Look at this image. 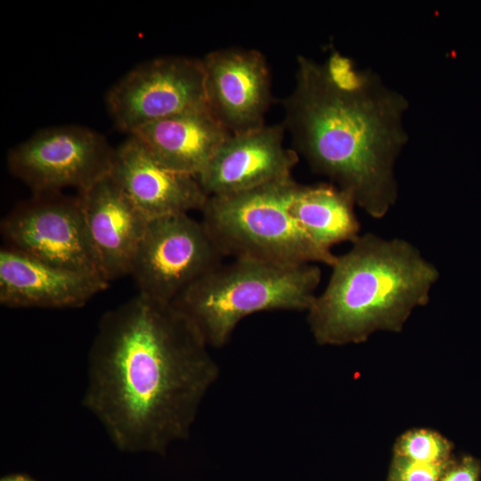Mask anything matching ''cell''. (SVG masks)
<instances>
[{
    "instance_id": "1",
    "label": "cell",
    "mask_w": 481,
    "mask_h": 481,
    "mask_svg": "<svg viewBox=\"0 0 481 481\" xmlns=\"http://www.w3.org/2000/svg\"><path fill=\"white\" fill-rule=\"evenodd\" d=\"M219 373L193 322L138 292L101 318L82 404L118 450L165 455L190 436Z\"/></svg>"
},
{
    "instance_id": "2",
    "label": "cell",
    "mask_w": 481,
    "mask_h": 481,
    "mask_svg": "<svg viewBox=\"0 0 481 481\" xmlns=\"http://www.w3.org/2000/svg\"><path fill=\"white\" fill-rule=\"evenodd\" d=\"M283 105L298 154L368 215L385 216L397 198L394 164L406 142L404 97L333 53L325 63L298 56Z\"/></svg>"
},
{
    "instance_id": "3",
    "label": "cell",
    "mask_w": 481,
    "mask_h": 481,
    "mask_svg": "<svg viewBox=\"0 0 481 481\" xmlns=\"http://www.w3.org/2000/svg\"><path fill=\"white\" fill-rule=\"evenodd\" d=\"M324 290L307 312L322 346L364 342L377 330L399 332L413 309L428 304L439 273L402 239L359 235L337 256Z\"/></svg>"
},
{
    "instance_id": "4",
    "label": "cell",
    "mask_w": 481,
    "mask_h": 481,
    "mask_svg": "<svg viewBox=\"0 0 481 481\" xmlns=\"http://www.w3.org/2000/svg\"><path fill=\"white\" fill-rule=\"evenodd\" d=\"M322 272L314 264L287 265L249 257L221 264L172 303L209 347L221 348L245 317L264 311H307Z\"/></svg>"
},
{
    "instance_id": "5",
    "label": "cell",
    "mask_w": 481,
    "mask_h": 481,
    "mask_svg": "<svg viewBox=\"0 0 481 481\" xmlns=\"http://www.w3.org/2000/svg\"><path fill=\"white\" fill-rule=\"evenodd\" d=\"M292 177L226 196L208 197L201 222L224 257L332 266L337 256L316 244L289 212Z\"/></svg>"
},
{
    "instance_id": "6",
    "label": "cell",
    "mask_w": 481,
    "mask_h": 481,
    "mask_svg": "<svg viewBox=\"0 0 481 481\" xmlns=\"http://www.w3.org/2000/svg\"><path fill=\"white\" fill-rule=\"evenodd\" d=\"M115 148L98 132L83 126L44 128L12 147L7 155L11 174L33 194L83 192L108 175Z\"/></svg>"
},
{
    "instance_id": "7",
    "label": "cell",
    "mask_w": 481,
    "mask_h": 481,
    "mask_svg": "<svg viewBox=\"0 0 481 481\" xmlns=\"http://www.w3.org/2000/svg\"><path fill=\"white\" fill-rule=\"evenodd\" d=\"M224 257L201 221L189 214L156 217L149 222L130 275L139 293L173 303Z\"/></svg>"
},
{
    "instance_id": "8",
    "label": "cell",
    "mask_w": 481,
    "mask_h": 481,
    "mask_svg": "<svg viewBox=\"0 0 481 481\" xmlns=\"http://www.w3.org/2000/svg\"><path fill=\"white\" fill-rule=\"evenodd\" d=\"M0 230L7 247L53 265L102 276L78 195L33 194L2 219Z\"/></svg>"
},
{
    "instance_id": "9",
    "label": "cell",
    "mask_w": 481,
    "mask_h": 481,
    "mask_svg": "<svg viewBox=\"0 0 481 481\" xmlns=\"http://www.w3.org/2000/svg\"><path fill=\"white\" fill-rule=\"evenodd\" d=\"M106 105L118 128L129 135L151 122L206 106L202 61L171 55L144 61L109 89Z\"/></svg>"
},
{
    "instance_id": "10",
    "label": "cell",
    "mask_w": 481,
    "mask_h": 481,
    "mask_svg": "<svg viewBox=\"0 0 481 481\" xmlns=\"http://www.w3.org/2000/svg\"><path fill=\"white\" fill-rule=\"evenodd\" d=\"M201 61L207 104L228 132L264 126L273 96L265 55L252 48L227 47L208 53Z\"/></svg>"
},
{
    "instance_id": "11",
    "label": "cell",
    "mask_w": 481,
    "mask_h": 481,
    "mask_svg": "<svg viewBox=\"0 0 481 481\" xmlns=\"http://www.w3.org/2000/svg\"><path fill=\"white\" fill-rule=\"evenodd\" d=\"M284 125L231 134L196 176L208 194L226 196L291 177L299 157L284 145Z\"/></svg>"
},
{
    "instance_id": "12",
    "label": "cell",
    "mask_w": 481,
    "mask_h": 481,
    "mask_svg": "<svg viewBox=\"0 0 481 481\" xmlns=\"http://www.w3.org/2000/svg\"><path fill=\"white\" fill-rule=\"evenodd\" d=\"M108 282L101 274L53 265L7 246L0 250V303L4 306L80 307Z\"/></svg>"
},
{
    "instance_id": "13",
    "label": "cell",
    "mask_w": 481,
    "mask_h": 481,
    "mask_svg": "<svg viewBox=\"0 0 481 481\" xmlns=\"http://www.w3.org/2000/svg\"><path fill=\"white\" fill-rule=\"evenodd\" d=\"M102 276L108 281L130 275L150 222L109 174L78 192Z\"/></svg>"
},
{
    "instance_id": "14",
    "label": "cell",
    "mask_w": 481,
    "mask_h": 481,
    "mask_svg": "<svg viewBox=\"0 0 481 481\" xmlns=\"http://www.w3.org/2000/svg\"><path fill=\"white\" fill-rule=\"evenodd\" d=\"M110 175L150 219L201 211L208 199L195 176L164 167L132 135L115 148Z\"/></svg>"
},
{
    "instance_id": "15",
    "label": "cell",
    "mask_w": 481,
    "mask_h": 481,
    "mask_svg": "<svg viewBox=\"0 0 481 481\" xmlns=\"http://www.w3.org/2000/svg\"><path fill=\"white\" fill-rule=\"evenodd\" d=\"M230 135L206 105L151 122L130 135L164 167L196 177Z\"/></svg>"
},
{
    "instance_id": "16",
    "label": "cell",
    "mask_w": 481,
    "mask_h": 481,
    "mask_svg": "<svg viewBox=\"0 0 481 481\" xmlns=\"http://www.w3.org/2000/svg\"><path fill=\"white\" fill-rule=\"evenodd\" d=\"M355 205L353 198L336 185L297 183L289 212L316 244L330 250L332 246L353 242L360 235Z\"/></svg>"
},
{
    "instance_id": "17",
    "label": "cell",
    "mask_w": 481,
    "mask_h": 481,
    "mask_svg": "<svg viewBox=\"0 0 481 481\" xmlns=\"http://www.w3.org/2000/svg\"><path fill=\"white\" fill-rule=\"evenodd\" d=\"M452 445L439 433L425 428H415L397 439L394 454L426 463H448L452 461Z\"/></svg>"
},
{
    "instance_id": "18",
    "label": "cell",
    "mask_w": 481,
    "mask_h": 481,
    "mask_svg": "<svg viewBox=\"0 0 481 481\" xmlns=\"http://www.w3.org/2000/svg\"><path fill=\"white\" fill-rule=\"evenodd\" d=\"M450 462L426 463L394 454L388 481H439Z\"/></svg>"
},
{
    "instance_id": "19",
    "label": "cell",
    "mask_w": 481,
    "mask_h": 481,
    "mask_svg": "<svg viewBox=\"0 0 481 481\" xmlns=\"http://www.w3.org/2000/svg\"><path fill=\"white\" fill-rule=\"evenodd\" d=\"M481 463L473 456L452 460L439 481H479Z\"/></svg>"
},
{
    "instance_id": "20",
    "label": "cell",
    "mask_w": 481,
    "mask_h": 481,
    "mask_svg": "<svg viewBox=\"0 0 481 481\" xmlns=\"http://www.w3.org/2000/svg\"><path fill=\"white\" fill-rule=\"evenodd\" d=\"M0 481H34V480L25 475L12 474V475L3 477Z\"/></svg>"
}]
</instances>
